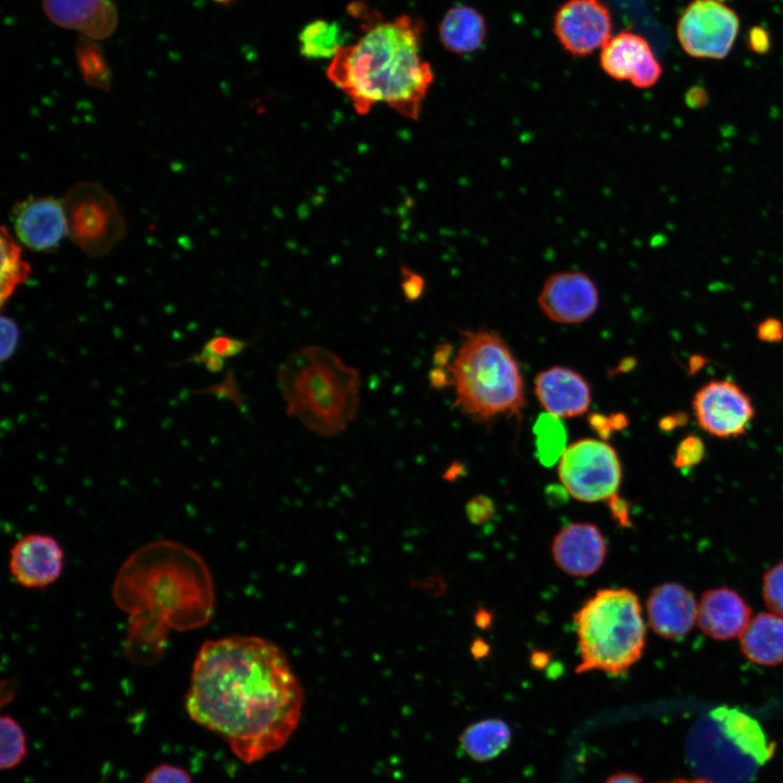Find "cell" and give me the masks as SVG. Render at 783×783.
<instances>
[{
  "label": "cell",
  "instance_id": "22",
  "mask_svg": "<svg viewBox=\"0 0 783 783\" xmlns=\"http://www.w3.org/2000/svg\"><path fill=\"white\" fill-rule=\"evenodd\" d=\"M487 35L484 16L469 5H455L446 11L438 24V37L444 48L456 54L476 51Z\"/></svg>",
  "mask_w": 783,
  "mask_h": 783
},
{
  "label": "cell",
  "instance_id": "41",
  "mask_svg": "<svg viewBox=\"0 0 783 783\" xmlns=\"http://www.w3.org/2000/svg\"><path fill=\"white\" fill-rule=\"evenodd\" d=\"M430 384L434 388H444L452 384V378H449L444 368L436 366L430 371L428 374Z\"/></svg>",
  "mask_w": 783,
  "mask_h": 783
},
{
  "label": "cell",
  "instance_id": "33",
  "mask_svg": "<svg viewBox=\"0 0 783 783\" xmlns=\"http://www.w3.org/2000/svg\"><path fill=\"white\" fill-rule=\"evenodd\" d=\"M706 448L700 437L689 435L682 439L676 447L673 464L678 469H688L697 465L705 457Z\"/></svg>",
  "mask_w": 783,
  "mask_h": 783
},
{
  "label": "cell",
  "instance_id": "5",
  "mask_svg": "<svg viewBox=\"0 0 783 783\" xmlns=\"http://www.w3.org/2000/svg\"><path fill=\"white\" fill-rule=\"evenodd\" d=\"M447 369L456 389L455 406L462 413L487 421L498 414H519L523 409L519 365L496 333H469Z\"/></svg>",
  "mask_w": 783,
  "mask_h": 783
},
{
  "label": "cell",
  "instance_id": "32",
  "mask_svg": "<svg viewBox=\"0 0 783 783\" xmlns=\"http://www.w3.org/2000/svg\"><path fill=\"white\" fill-rule=\"evenodd\" d=\"M247 346V341L231 337L227 335H219L210 338L203 346L202 351L194 358L199 360L208 357L226 359L240 353Z\"/></svg>",
  "mask_w": 783,
  "mask_h": 783
},
{
  "label": "cell",
  "instance_id": "8",
  "mask_svg": "<svg viewBox=\"0 0 783 783\" xmlns=\"http://www.w3.org/2000/svg\"><path fill=\"white\" fill-rule=\"evenodd\" d=\"M558 475L562 487L573 498L596 502L617 494L622 471L611 445L582 438L564 449L559 459Z\"/></svg>",
  "mask_w": 783,
  "mask_h": 783
},
{
  "label": "cell",
  "instance_id": "2",
  "mask_svg": "<svg viewBox=\"0 0 783 783\" xmlns=\"http://www.w3.org/2000/svg\"><path fill=\"white\" fill-rule=\"evenodd\" d=\"M113 595L129 613L126 655L140 664L159 660L167 629L201 626L214 607L206 562L173 542L151 543L135 551L121 568Z\"/></svg>",
  "mask_w": 783,
  "mask_h": 783
},
{
  "label": "cell",
  "instance_id": "20",
  "mask_svg": "<svg viewBox=\"0 0 783 783\" xmlns=\"http://www.w3.org/2000/svg\"><path fill=\"white\" fill-rule=\"evenodd\" d=\"M42 7L55 25L95 40L109 38L117 26V10L112 0H42Z\"/></svg>",
  "mask_w": 783,
  "mask_h": 783
},
{
  "label": "cell",
  "instance_id": "44",
  "mask_svg": "<svg viewBox=\"0 0 783 783\" xmlns=\"http://www.w3.org/2000/svg\"><path fill=\"white\" fill-rule=\"evenodd\" d=\"M678 426H680V424H679L676 413L671 414V415H666V417L661 418L659 421V427L663 432L673 431Z\"/></svg>",
  "mask_w": 783,
  "mask_h": 783
},
{
  "label": "cell",
  "instance_id": "19",
  "mask_svg": "<svg viewBox=\"0 0 783 783\" xmlns=\"http://www.w3.org/2000/svg\"><path fill=\"white\" fill-rule=\"evenodd\" d=\"M535 395L547 413L559 419L583 415L592 400L591 388L583 376L558 365L536 376Z\"/></svg>",
  "mask_w": 783,
  "mask_h": 783
},
{
  "label": "cell",
  "instance_id": "3",
  "mask_svg": "<svg viewBox=\"0 0 783 783\" xmlns=\"http://www.w3.org/2000/svg\"><path fill=\"white\" fill-rule=\"evenodd\" d=\"M422 34V21L410 14L378 22L337 52L327 67V78L359 114L383 102L418 120L434 79L430 63L421 55Z\"/></svg>",
  "mask_w": 783,
  "mask_h": 783
},
{
  "label": "cell",
  "instance_id": "39",
  "mask_svg": "<svg viewBox=\"0 0 783 783\" xmlns=\"http://www.w3.org/2000/svg\"><path fill=\"white\" fill-rule=\"evenodd\" d=\"M608 508L613 520L623 527H630L632 525L630 519V507L629 504L617 494L607 500Z\"/></svg>",
  "mask_w": 783,
  "mask_h": 783
},
{
  "label": "cell",
  "instance_id": "6",
  "mask_svg": "<svg viewBox=\"0 0 783 783\" xmlns=\"http://www.w3.org/2000/svg\"><path fill=\"white\" fill-rule=\"evenodd\" d=\"M581 662L577 673H626L637 662L646 643L639 599L631 589L604 588L573 614Z\"/></svg>",
  "mask_w": 783,
  "mask_h": 783
},
{
  "label": "cell",
  "instance_id": "17",
  "mask_svg": "<svg viewBox=\"0 0 783 783\" xmlns=\"http://www.w3.org/2000/svg\"><path fill=\"white\" fill-rule=\"evenodd\" d=\"M552 559L564 573L586 577L602 566L607 546L600 530L593 523L575 522L563 526L551 544Z\"/></svg>",
  "mask_w": 783,
  "mask_h": 783
},
{
  "label": "cell",
  "instance_id": "29",
  "mask_svg": "<svg viewBox=\"0 0 783 783\" xmlns=\"http://www.w3.org/2000/svg\"><path fill=\"white\" fill-rule=\"evenodd\" d=\"M534 433L540 463L550 467L559 461L567 448L566 428L560 419L550 413L539 415L534 426Z\"/></svg>",
  "mask_w": 783,
  "mask_h": 783
},
{
  "label": "cell",
  "instance_id": "35",
  "mask_svg": "<svg viewBox=\"0 0 783 783\" xmlns=\"http://www.w3.org/2000/svg\"><path fill=\"white\" fill-rule=\"evenodd\" d=\"M142 783H192L189 773L181 767L161 765L153 768Z\"/></svg>",
  "mask_w": 783,
  "mask_h": 783
},
{
  "label": "cell",
  "instance_id": "49",
  "mask_svg": "<svg viewBox=\"0 0 783 783\" xmlns=\"http://www.w3.org/2000/svg\"><path fill=\"white\" fill-rule=\"evenodd\" d=\"M664 783H711V782H708L704 779H696V780L678 779V780H672V781L664 782Z\"/></svg>",
  "mask_w": 783,
  "mask_h": 783
},
{
  "label": "cell",
  "instance_id": "21",
  "mask_svg": "<svg viewBox=\"0 0 783 783\" xmlns=\"http://www.w3.org/2000/svg\"><path fill=\"white\" fill-rule=\"evenodd\" d=\"M751 620V610L734 591L720 587L706 592L698 604L700 630L716 639L741 636Z\"/></svg>",
  "mask_w": 783,
  "mask_h": 783
},
{
  "label": "cell",
  "instance_id": "1",
  "mask_svg": "<svg viewBox=\"0 0 783 783\" xmlns=\"http://www.w3.org/2000/svg\"><path fill=\"white\" fill-rule=\"evenodd\" d=\"M302 704L301 684L284 652L261 637L241 635L201 645L185 696L188 716L246 763L284 746Z\"/></svg>",
  "mask_w": 783,
  "mask_h": 783
},
{
  "label": "cell",
  "instance_id": "47",
  "mask_svg": "<svg viewBox=\"0 0 783 783\" xmlns=\"http://www.w3.org/2000/svg\"><path fill=\"white\" fill-rule=\"evenodd\" d=\"M549 656L544 651H534L531 657L532 666L537 669H543L547 666Z\"/></svg>",
  "mask_w": 783,
  "mask_h": 783
},
{
  "label": "cell",
  "instance_id": "34",
  "mask_svg": "<svg viewBox=\"0 0 783 783\" xmlns=\"http://www.w3.org/2000/svg\"><path fill=\"white\" fill-rule=\"evenodd\" d=\"M1 326V361L5 362L15 353L21 332L17 323L10 316L2 315L0 320Z\"/></svg>",
  "mask_w": 783,
  "mask_h": 783
},
{
  "label": "cell",
  "instance_id": "31",
  "mask_svg": "<svg viewBox=\"0 0 783 783\" xmlns=\"http://www.w3.org/2000/svg\"><path fill=\"white\" fill-rule=\"evenodd\" d=\"M763 598L769 609L783 616V561L765 574Z\"/></svg>",
  "mask_w": 783,
  "mask_h": 783
},
{
  "label": "cell",
  "instance_id": "28",
  "mask_svg": "<svg viewBox=\"0 0 783 783\" xmlns=\"http://www.w3.org/2000/svg\"><path fill=\"white\" fill-rule=\"evenodd\" d=\"M29 265L21 257V248L5 227L1 231V304L11 297L15 288L28 276Z\"/></svg>",
  "mask_w": 783,
  "mask_h": 783
},
{
  "label": "cell",
  "instance_id": "48",
  "mask_svg": "<svg viewBox=\"0 0 783 783\" xmlns=\"http://www.w3.org/2000/svg\"><path fill=\"white\" fill-rule=\"evenodd\" d=\"M487 651H488V647L485 642H483L481 639L474 642V644L472 646V652L476 658H481V657L485 656L487 654Z\"/></svg>",
  "mask_w": 783,
  "mask_h": 783
},
{
  "label": "cell",
  "instance_id": "16",
  "mask_svg": "<svg viewBox=\"0 0 783 783\" xmlns=\"http://www.w3.org/2000/svg\"><path fill=\"white\" fill-rule=\"evenodd\" d=\"M63 558V549L52 536L33 533L12 546L9 568L21 586L44 588L61 575Z\"/></svg>",
  "mask_w": 783,
  "mask_h": 783
},
{
  "label": "cell",
  "instance_id": "11",
  "mask_svg": "<svg viewBox=\"0 0 783 783\" xmlns=\"http://www.w3.org/2000/svg\"><path fill=\"white\" fill-rule=\"evenodd\" d=\"M692 405L699 427L723 439L745 434L755 417L750 397L729 380L705 384L695 394Z\"/></svg>",
  "mask_w": 783,
  "mask_h": 783
},
{
  "label": "cell",
  "instance_id": "46",
  "mask_svg": "<svg viewBox=\"0 0 783 783\" xmlns=\"http://www.w3.org/2000/svg\"><path fill=\"white\" fill-rule=\"evenodd\" d=\"M475 623L481 629H486L492 623V614L488 610L480 609L475 614Z\"/></svg>",
  "mask_w": 783,
  "mask_h": 783
},
{
  "label": "cell",
  "instance_id": "7",
  "mask_svg": "<svg viewBox=\"0 0 783 783\" xmlns=\"http://www.w3.org/2000/svg\"><path fill=\"white\" fill-rule=\"evenodd\" d=\"M67 236L86 254L109 253L124 237L126 224L115 199L100 185L79 182L62 198Z\"/></svg>",
  "mask_w": 783,
  "mask_h": 783
},
{
  "label": "cell",
  "instance_id": "18",
  "mask_svg": "<svg viewBox=\"0 0 783 783\" xmlns=\"http://www.w3.org/2000/svg\"><path fill=\"white\" fill-rule=\"evenodd\" d=\"M650 627L669 639L686 635L697 620L698 605L693 594L678 583L655 587L646 602Z\"/></svg>",
  "mask_w": 783,
  "mask_h": 783
},
{
  "label": "cell",
  "instance_id": "40",
  "mask_svg": "<svg viewBox=\"0 0 783 783\" xmlns=\"http://www.w3.org/2000/svg\"><path fill=\"white\" fill-rule=\"evenodd\" d=\"M591 426L601 438H608L616 427L613 425L612 417H605L599 413H595L589 417Z\"/></svg>",
  "mask_w": 783,
  "mask_h": 783
},
{
  "label": "cell",
  "instance_id": "14",
  "mask_svg": "<svg viewBox=\"0 0 783 783\" xmlns=\"http://www.w3.org/2000/svg\"><path fill=\"white\" fill-rule=\"evenodd\" d=\"M600 66L613 79L627 80L637 88L654 86L662 74L648 41L641 35L623 30L611 36L601 48Z\"/></svg>",
  "mask_w": 783,
  "mask_h": 783
},
{
  "label": "cell",
  "instance_id": "12",
  "mask_svg": "<svg viewBox=\"0 0 783 783\" xmlns=\"http://www.w3.org/2000/svg\"><path fill=\"white\" fill-rule=\"evenodd\" d=\"M552 30L567 52L585 57L611 38L612 17L601 0H567L554 16Z\"/></svg>",
  "mask_w": 783,
  "mask_h": 783
},
{
  "label": "cell",
  "instance_id": "13",
  "mask_svg": "<svg viewBox=\"0 0 783 783\" xmlns=\"http://www.w3.org/2000/svg\"><path fill=\"white\" fill-rule=\"evenodd\" d=\"M599 304L598 289L581 271H560L549 275L539 293L538 306L551 321L576 324L592 316Z\"/></svg>",
  "mask_w": 783,
  "mask_h": 783
},
{
  "label": "cell",
  "instance_id": "27",
  "mask_svg": "<svg viewBox=\"0 0 783 783\" xmlns=\"http://www.w3.org/2000/svg\"><path fill=\"white\" fill-rule=\"evenodd\" d=\"M75 57L86 85L103 91L111 88V71L97 40L80 35L75 46Z\"/></svg>",
  "mask_w": 783,
  "mask_h": 783
},
{
  "label": "cell",
  "instance_id": "36",
  "mask_svg": "<svg viewBox=\"0 0 783 783\" xmlns=\"http://www.w3.org/2000/svg\"><path fill=\"white\" fill-rule=\"evenodd\" d=\"M465 512L473 524H484L494 517L495 505L489 497L477 495L469 500Z\"/></svg>",
  "mask_w": 783,
  "mask_h": 783
},
{
  "label": "cell",
  "instance_id": "26",
  "mask_svg": "<svg viewBox=\"0 0 783 783\" xmlns=\"http://www.w3.org/2000/svg\"><path fill=\"white\" fill-rule=\"evenodd\" d=\"M301 55L310 60L333 59L346 46V36L337 22L314 20L298 36Z\"/></svg>",
  "mask_w": 783,
  "mask_h": 783
},
{
  "label": "cell",
  "instance_id": "24",
  "mask_svg": "<svg viewBox=\"0 0 783 783\" xmlns=\"http://www.w3.org/2000/svg\"><path fill=\"white\" fill-rule=\"evenodd\" d=\"M741 649L751 662L776 666L783 662V617L765 612L753 618L741 634Z\"/></svg>",
  "mask_w": 783,
  "mask_h": 783
},
{
  "label": "cell",
  "instance_id": "45",
  "mask_svg": "<svg viewBox=\"0 0 783 783\" xmlns=\"http://www.w3.org/2000/svg\"><path fill=\"white\" fill-rule=\"evenodd\" d=\"M707 363V359L700 355H693L688 360V373L694 374L701 370Z\"/></svg>",
  "mask_w": 783,
  "mask_h": 783
},
{
  "label": "cell",
  "instance_id": "23",
  "mask_svg": "<svg viewBox=\"0 0 783 783\" xmlns=\"http://www.w3.org/2000/svg\"><path fill=\"white\" fill-rule=\"evenodd\" d=\"M709 713L739 749L759 766L772 758L774 743L767 737L757 720L737 708L726 706H720Z\"/></svg>",
  "mask_w": 783,
  "mask_h": 783
},
{
  "label": "cell",
  "instance_id": "42",
  "mask_svg": "<svg viewBox=\"0 0 783 783\" xmlns=\"http://www.w3.org/2000/svg\"><path fill=\"white\" fill-rule=\"evenodd\" d=\"M452 352V347L448 344L438 345L433 355L435 365L448 368V361Z\"/></svg>",
  "mask_w": 783,
  "mask_h": 783
},
{
  "label": "cell",
  "instance_id": "30",
  "mask_svg": "<svg viewBox=\"0 0 783 783\" xmlns=\"http://www.w3.org/2000/svg\"><path fill=\"white\" fill-rule=\"evenodd\" d=\"M0 730V766L8 770L17 766L26 756V738L20 724L9 716L1 718Z\"/></svg>",
  "mask_w": 783,
  "mask_h": 783
},
{
  "label": "cell",
  "instance_id": "4",
  "mask_svg": "<svg viewBox=\"0 0 783 783\" xmlns=\"http://www.w3.org/2000/svg\"><path fill=\"white\" fill-rule=\"evenodd\" d=\"M277 384L287 415L319 435L343 433L357 415L360 372L322 346L291 352L279 365Z\"/></svg>",
  "mask_w": 783,
  "mask_h": 783
},
{
  "label": "cell",
  "instance_id": "43",
  "mask_svg": "<svg viewBox=\"0 0 783 783\" xmlns=\"http://www.w3.org/2000/svg\"><path fill=\"white\" fill-rule=\"evenodd\" d=\"M606 783H644L638 776L630 773H618L610 776Z\"/></svg>",
  "mask_w": 783,
  "mask_h": 783
},
{
  "label": "cell",
  "instance_id": "25",
  "mask_svg": "<svg viewBox=\"0 0 783 783\" xmlns=\"http://www.w3.org/2000/svg\"><path fill=\"white\" fill-rule=\"evenodd\" d=\"M511 737L508 724L500 719H486L469 725L461 735L464 751L478 761L499 755Z\"/></svg>",
  "mask_w": 783,
  "mask_h": 783
},
{
  "label": "cell",
  "instance_id": "50",
  "mask_svg": "<svg viewBox=\"0 0 783 783\" xmlns=\"http://www.w3.org/2000/svg\"><path fill=\"white\" fill-rule=\"evenodd\" d=\"M212 1H214V2H216V3H220V4H229V3L233 2L234 0H212Z\"/></svg>",
  "mask_w": 783,
  "mask_h": 783
},
{
  "label": "cell",
  "instance_id": "10",
  "mask_svg": "<svg viewBox=\"0 0 783 783\" xmlns=\"http://www.w3.org/2000/svg\"><path fill=\"white\" fill-rule=\"evenodd\" d=\"M737 14L719 0H694L681 14L676 35L683 50L701 59H723L738 34Z\"/></svg>",
  "mask_w": 783,
  "mask_h": 783
},
{
  "label": "cell",
  "instance_id": "15",
  "mask_svg": "<svg viewBox=\"0 0 783 783\" xmlns=\"http://www.w3.org/2000/svg\"><path fill=\"white\" fill-rule=\"evenodd\" d=\"M12 221L18 239L37 252L53 251L67 235L62 199L54 197L36 196L16 202Z\"/></svg>",
  "mask_w": 783,
  "mask_h": 783
},
{
  "label": "cell",
  "instance_id": "38",
  "mask_svg": "<svg viewBox=\"0 0 783 783\" xmlns=\"http://www.w3.org/2000/svg\"><path fill=\"white\" fill-rule=\"evenodd\" d=\"M757 337L765 343L783 340V323L775 318H768L757 326Z\"/></svg>",
  "mask_w": 783,
  "mask_h": 783
},
{
  "label": "cell",
  "instance_id": "37",
  "mask_svg": "<svg viewBox=\"0 0 783 783\" xmlns=\"http://www.w3.org/2000/svg\"><path fill=\"white\" fill-rule=\"evenodd\" d=\"M401 289L407 301H415L423 294L425 282L418 273L402 268L401 269Z\"/></svg>",
  "mask_w": 783,
  "mask_h": 783
},
{
  "label": "cell",
  "instance_id": "9",
  "mask_svg": "<svg viewBox=\"0 0 783 783\" xmlns=\"http://www.w3.org/2000/svg\"><path fill=\"white\" fill-rule=\"evenodd\" d=\"M686 757L692 770L711 783H750L761 767L739 749L710 713L691 729Z\"/></svg>",
  "mask_w": 783,
  "mask_h": 783
}]
</instances>
